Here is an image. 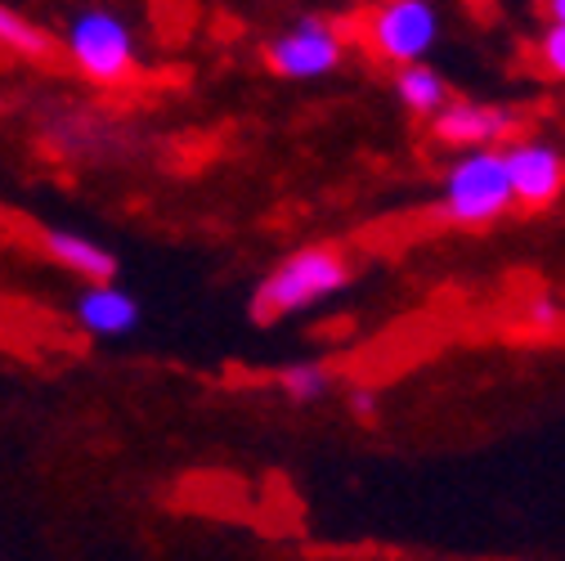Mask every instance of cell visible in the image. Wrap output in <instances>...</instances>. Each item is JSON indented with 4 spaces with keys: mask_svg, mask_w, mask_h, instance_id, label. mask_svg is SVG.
Segmentation results:
<instances>
[{
    "mask_svg": "<svg viewBox=\"0 0 565 561\" xmlns=\"http://www.w3.org/2000/svg\"><path fill=\"white\" fill-rule=\"evenodd\" d=\"M139 315H145V310H139V301L126 288H117V284H86L77 293V301H73L77 328L90 332V337H104V341L126 337L139 324Z\"/></svg>",
    "mask_w": 565,
    "mask_h": 561,
    "instance_id": "9",
    "label": "cell"
},
{
    "mask_svg": "<svg viewBox=\"0 0 565 561\" xmlns=\"http://www.w3.org/2000/svg\"><path fill=\"white\" fill-rule=\"evenodd\" d=\"M503 162H508L512 198L521 207H547L565 184V158L552 145H543V139H516V145H503Z\"/></svg>",
    "mask_w": 565,
    "mask_h": 561,
    "instance_id": "8",
    "label": "cell"
},
{
    "mask_svg": "<svg viewBox=\"0 0 565 561\" xmlns=\"http://www.w3.org/2000/svg\"><path fill=\"white\" fill-rule=\"evenodd\" d=\"M395 95L408 113L417 117H436L454 95H449V82L436 73L431 63H408V67H395Z\"/></svg>",
    "mask_w": 565,
    "mask_h": 561,
    "instance_id": "11",
    "label": "cell"
},
{
    "mask_svg": "<svg viewBox=\"0 0 565 561\" xmlns=\"http://www.w3.org/2000/svg\"><path fill=\"white\" fill-rule=\"evenodd\" d=\"M278 387L297 404H315V400H323L332 391V369L328 364H292V369L278 373Z\"/></svg>",
    "mask_w": 565,
    "mask_h": 561,
    "instance_id": "13",
    "label": "cell"
},
{
    "mask_svg": "<svg viewBox=\"0 0 565 561\" xmlns=\"http://www.w3.org/2000/svg\"><path fill=\"white\" fill-rule=\"evenodd\" d=\"M350 284V265L337 247H301L292 256H282L252 293V315L274 324L301 315L328 297H337Z\"/></svg>",
    "mask_w": 565,
    "mask_h": 561,
    "instance_id": "1",
    "label": "cell"
},
{
    "mask_svg": "<svg viewBox=\"0 0 565 561\" xmlns=\"http://www.w3.org/2000/svg\"><path fill=\"white\" fill-rule=\"evenodd\" d=\"M440 41V14L431 0H386L369 19V45L377 59L408 67L427 63V50Z\"/></svg>",
    "mask_w": 565,
    "mask_h": 561,
    "instance_id": "4",
    "label": "cell"
},
{
    "mask_svg": "<svg viewBox=\"0 0 565 561\" xmlns=\"http://www.w3.org/2000/svg\"><path fill=\"white\" fill-rule=\"evenodd\" d=\"M36 135L58 162H99L104 154H117V126L113 117L86 108V104H58L45 108L36 121Z\"/></svg>",
    "mask_w": 565,
    "mask_h": 561,
    "instance_id": "6",
    "label": "cell"
},
{
    "mask_svg": "<svg viewBox=\"0 0 565 561\" xmlns=\"http://www.w3.org/2000/svg\"><path fill=\"white\" fill-rule=\"evenodd\" d=\"M565 315H561V306L552 301V297H539V301H530V324H539V328H552V324H561Z\"/></svg>",
    "mask_w": 565,
    "mask_h": 561,
    "instance_id": "15",
    "label": "cell"
},
{
    "mask_svg": "<svg viewBox=\"0 0 565 561\" xmlns=\"http://www.w3.org/2000/svg\"><path fill=\"white\" fill-rule=\"evenodd\" d=\"M543 14H547V23L565 28V0H543Z\"/></svg>",
    "mask_w": 565,
    "mask_h": 561,
    "instance_id": "16",
    "label": "cell"
},
{
    "mask_svg": "<svg viewBox=\"0 0 565 561\" xmlns=\"http://www.w3.org/2000/svg\"><path fill=\"white\" fill-rule=\"evenodd\" d=\"M345 54V36L332 19L306 14L297 19L288 32L269 36L265 45V63L274 67L278 77H292V82H310V77H328L332 67Z\"/></svg>",
    "mask_w": 565,
    "mask_h": 561,
    "instance_id": "5",
    "label": "cell"
},
{
    "mask_svg": "<svg viewBox=\"0 0 565 561\" xmlns=\"http://www.w3.org/2000/svg\"><path fill=\"white\" fill-rule=\"evenodd\" d=\"M0 50L14 54V59H45L50 54V36L28 14H19L14 6L0 0Z\"/></svg>",
    "mask_w": 565,
    "mask_h": 561,
    "instance_id": "12",
    "label": "cell"
},
{
    "mask_svg": "<svg viewBox=\"0 0 565 561\" xmlns=\"http://www.w3.org/2000/svg\"><path fill=\"white\" fill-rule=\"evenodd\" d=\"M512 180H508V162L503 149H476L462 154L449 171H445V193H440V212L454 225H493L508 207H512Z\"/></svg>",
    "mask_w": 565,
    "mask_h": 561,
    "instance_id": "3",
    "label": "cell"
},
{
    "mask_svg": "<svg viewBox=\"0 0 565 561\" xmlns=\"http://www.w3.org/2000/svg\"><path fill=\"white\" fill-rule=\"evenodd\" d=\"M41 247L58 269L86 278V284H113V274H117V256L104 243H95V239H86L77 230L50 225V230H41Z\"/></svg>",
    "mask_w": 565,
    "mask_h": 561,
    "instance_id": "10",
    "label": "cell"
},
{
    "mask_svg": "<svg viewBox=\"0 0 565 561\" xmlns=\"http://www.w3.org/2000/svg\"><path fill=\"white\" fill-rule=\"evenodd\" d=\"M373 404H377L373 391H355V413H373Z\"/></svg>",
    "mask_w": 565,
    "mask_h": 561,
    "instance_id": "17",
    "label": "cell"
},
{
    "mask_svg": "<svg viewBox=\"0 0 565 561\" xmlns=\"http://www.w3.org/2000/svg\"><path fill=\"white\" fill-rule=\"evenodd\" d=\"M516 130V117L499 104H476V99H449L431 117V135L449 149L476 154V149H503L508 135Z\"/></svg>",
    "mask_w": 565,
    "mask_h": 561,
    "instance_id": "7",
    "label": "cell"
},
{
    "mask_svg": "<svg viewBox=\"0 0 565 561\" xmlns=\"http://www.w3.org/2000/svg\"><path fill=\"white\" fill-rule=\"evenodd\" d=\"M63 54L95 86H126L139 67L135 28L108 6H82L63 23Z\"/></svg>",
    "mask_w": 565,
    "mask_h": 561,
    "instance_id": "2",
    "label": "cell"
},
{
    "mask_svg": "<svg viewBox=\"0 0 565 561\" xmlns=\"http://www.w3.org/2000/svg\"><path fill=\"white\" fill-rule=\"evenodd\" d=\"M539 63L547 67L552 77H561V82H565V28L547 23V32L539 36Z\"/></svg>",
    "mask_w": 565,
    "mask_h": 561,
    "instance_id": "14",
    "label": "cell"
}]
</instances>
